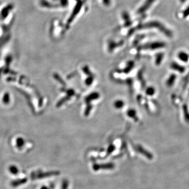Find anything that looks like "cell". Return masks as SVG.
<instances>
[{
	"label": "cell",
	"mask_w": 189,
	"mask_h": 189,
	"mask_svg": "<svg viewBox=\"0 0 189 189\" xmlns=\"http://www.w3.org/2000/svg\"><path fill=\"white\" fill-rule=\"evenodd\" d=\"M186 0H180V2L182 3H183L186 1Z\"/></svg>",
	"instance_id": "5bb4252c"
},
{
	"label": "cell",
	"mask_w": 189,
	"mask_h": 189,
	"mask_svg": "<svg viewBox=\"0 0 189 189\" xmlns=\"http://www.w3.org/2000/svg\"><path fill=\"white\" fill-rule=\"evenodd\" d=\"M154 1H155V0H146L145 3H144L143 6H142L140 8L139 10L138 11V12L139 13H143L144 12H145L150 7Z\"/></svg>",
	"instance_id": "277c9868"
},
{
	"label": "cell",
	"mask_w": 189,
	"mask_h": 189,
	"mask_svg": "<svg viewBox=\"0 0 189 189\" xmlns=\"http://www.w3.org/2000/svg\"><path fill=\"white\" fill-rule=\"evenodd\" d=\"M41 189H48L47 187H46V186H43V187H42V188Z\"/></svg>",
	"instance_id": "9a60e30c"
},
{
	"label": "cell",
	"mask_w": 189,
	"mask_h": 189,
	"mask_svg": "<svg viewBox=\"0 0 189 189\" xmlns=\"http://www.w3.org/2000/svg\"><path fill=\"white\" fill-rule=\"evenodd\" d=\"M60 174V172L57 171H49L46 172H39L37 173H33V174L32 175V178L33 179H43L45 178L50 177L53 175H57Z\"/></svg>",
	"instance_id": "7a4b0ae2"
},
{
	"label": "cell",
	"mask_w": 189,
	"mask_h": 189,
	"mask_svg": "<svg viewBox=\"0 0 189 189\" xmlns=\"http://www.w3.org/2000/svg\"><path fill=\"white\" fill-rule=\"evenodd\" d=\"M163 54H162V53H160V54H159L158 55V56H157V62L158 63H160L161 62V61L162 60V58H163Z\"/></svg>",
	"instance_id": "4fadbf2b"
},
{
	"label": "cell",
	"mask_w": 189,
	"mask_h": 189,
	"mask_svg": "<svg viewBox=\"0 0 189 189\" xmlns=\"http://www.w3.org/2000/svg\"><path fill=\"white\" fill-rule=\"evenodd\" d=\"M178 57L182 61L186 62L189 60V56L186 53L180 52L178 54Z\"/></svg>",
	"instance_id": "52a82bcc"
},
{
	"label": "cell",
	"mask_w": 189,
	"mask_h": 189,
	"mask_svg": "<svg viewBox=\"0 0 189 189\" xmlns=\"http://www.w3.org/2000/svg\"><path fill=\"white\" fill-rule=\"evenodd\" d=\"M188 15H189V6L186 10H184L183 12V16L184 17H186Z\"/></svg>",
	"instance_id": "7c38bea8"
},
{
	"label": "cell",
	"mask_w": 189,
	"mask_h": 189,
	"mask_svg": "<svg viewBox=\"0 0 189 189\" xmlns=\"http://www.w3.org/2000/svg\"><path fill=\"white\" fill-rule=\"evenodd\" d=\"M175 78H176V76H175L174 74L171 75L170 78H169V80H168L167 85L169 86H172L173 85V84L174 82V81H175Z\"/></svg>",
	"instance_id": "9c48e42d"
},
{
	"label": "cell",
	"mask_w": 189,
	"mask_h": 189,
	"mask_svg": "<svg viewBox=\"0 0 189 189\" xmlns=\"http://www.w3.org/2000/svg\"><path fill=\"white\" fill-rule=\"evenodd\" d=\"M69 186V181L67 179H64L62 182L61 189H68Z\"/></svg>",
	"instance_id": "30bf717a"
},
{
	"label": "cell",
	"mask_w": 189,
	"mask_h": 189,
	"mask_svg": "<svg viewBox=\"0 0 189 189\" xmlns=\"http://www.w3.org/2000/svg\"><path fill=\"white\" fill-rule=\"evenodd\" d=\"M10 171L12 173L14 174H17L18 173V169L17 167H14V166H12L10 168Z\"/></svg>",
	"instance_id": "8fae6325"
},
{
	"label": "cell",
	"mask_w": 189,
	"mask_h": 189,
	"mask_svg": "<svg viewBox=\"0 0 189 189\" xmlns=\"http://www.w3.org/2000/svg\"><path fill=\"white\" fill-rule=\"evenodd\" d=\"M171 67L173 69L176 70V71H178L180 73H183L184 71H185V69L184 68V67L180 66V65H179L177 63H172Z\"/></svg>",
	"instance_id": "ba28073f"
},
{
	"label": "cell",
	"mask_w": 189,
	"mask_h": 189,
	"mask_svg": "<svg viewBox=\"0 0 189 189\" xmlns=\"http://www.w3.org/2000/svg\"><path fill=\"white\" fill-rule=\"evenodd\" d=\"M27 180H28L27 179H23L15 180L11 182V186L13 187H17L27 182Z\"/></svg>",
	"instance_id": "8992f818"
},
{
	"label": "cell",
	"mask_w": 189,
	"mask_h": 189,
	"mask_svg": "<svg viewBox=\"0 0 189 189\" xmlns=\"http://www.w3.org/2000/svg\"><path fill=\"white\" fill-rule=\"evenodd\" d=\"M115 167V165L112 163H108L105 164H95L93 165L94 171L100 170H112Z\"/></svg>",
	"instance_id": "3957f363"
},
{
	"label": "cell",
	"mask_w": 189,
	"mask_h": 189,
	"mask_svg": "<svg viewBox=\"0 0 189 189\" xmlns=\"http://www.w3.org/2000/svg\"><path fill=\"white\" fill-rule=\"evenodd\" d=\"M143 28H158L160 30L162 33H163L165 35L168 37H172V33L171 30L166 28L165 25L162 24L160 22L158 21H153V22H149L143 25L142 26Z\"/></svg>",
	"instance_id": "6da1fadb"
},
{
	"label": "cell",
	"mask_w": 189,
	"mask_h": 189,
	"mask_svg": "<svg viewBox=\"0 0 189 189\" xmlns=\"http://www.w3.org/2000/svg\"><path fill=\"white\" fill-rule=\"evenodd\" d=\"M165 46V44L163 42H155L150 44L148 47H150L151 49H156V48H160L164 47Z\"/></svg>",
	"instance_id": "5b68a950"
}]
</instances>
